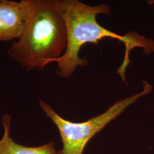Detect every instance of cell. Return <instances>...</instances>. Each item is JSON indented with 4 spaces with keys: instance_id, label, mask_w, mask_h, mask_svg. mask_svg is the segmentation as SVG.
Here are the masks:
<instances>
[{
    "instance_id": "obj_4",
    "label": "cell",
    "mask_w": 154,
    "mask_h": 154,
    "mask_svg": "<svg viewBox=\"0 0 154 154\" xmlns=\"http://www.w3.org/2000/svg\"><path fill=\"white\" fill-rule=\"evenodd\" d=\"M30 0H0V41L18 38L28 20Z\"/></svg>"
},
{
    "instance_id": "obj_5",
    "label": "cell",
    "mask_w": 154,
    "mask_h": 154,
    "mask_svg": "<svg viewBox=\"0 0 154 154\" xmlns=\"http://www.w3.org/2000/svg\"><path fill=\"white\" fill-rule=\"evenodd\" d=\"M1 121L4 133L0 140V154H57L54 142L38 147H27L17 143L10 136L11 116L4 114L2 116Z\"/></svg>"
},
{
    "instance_id": "obj_2",
    "label": "cell",
    "mask_w": 154,
    "mask_h": 154,
    "mask_svg": "<svg viewBox=\"0 0 154 154\" xmlns=\"http://www.w3.org/2000/svg\"><path fill=\"white\" fill-rule=\"evenodd\" d=\"M66 23L60 0H30L28 20L20 37L8 54L28 71L44 69L63 54L67 47Z\"/></svg>"
},
{
    "instance_id": "obj_6",
    "label": "cell",
    "mask_w": 154,
    "mask_h": 154,
    "mask_svg": "<svg viewBox=\"0 0 154 154\" xmlns=\"http://www.w3.org/2000/svg\"><path fill=\"white\" fill-rule=\"evenodd\" d=\"M147 4H149V5H152V4H154V0L147 1Z\"/></svg>"
},
{
    "instance_id": "obj_3",
    "label": "cell",
    "mask_w": 154,
    "mask_h": 154,
    "mask_svg": "<svg viewBox=\"0 0 154 154\" xmlns=\"http://www.w3.org/2000/svg\"><path fill=\"white\" fill-rule=\"evenodd\" d=\"M143 91L140 93L119 100L103 113L83 122L76 123L66 120L59 116L49 105L39 99L40 107L46 116L55 124L61 136L63 147L57 154H83L86 144L91 138L139 98L152 91L153 87L151 85L146 81H143Z\"/></svg>"
},
{
    "instance_id": "obj_1",
    "label": "cell",
    "mask_w": 154,
    "mask_h": 154,
    "mask_svg": "<svg viewBox=\"0 0 154 154\" xmlns=\"http://www.w3.org/2000/svg\"><path fill=\"white\" fill-rule=\"evenodd\" d=\"M61 7L67 29V47L63 55L51 62L58 64L57 74L60 77H71L78 66H87V58H81L79 55L82 46L88 43L97 44L105 38L116 39L125 45L123 61L117 70L123 81H126L125 72L130 63V54L132 49L142 48L147 55L154 53V41L152 39L132 32L121 35L97 22L98 14H111L110 6L106 4L91 6L78 0H62Z\"/></svg>"
}]
</instances>
